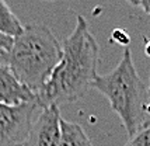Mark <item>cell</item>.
<instances>
[{"label": "cell", "mask_w": 150, "mask_h": 146, "mask_svg": "<svg viewBox=\"0 0 150 146\" xmlns=\"http://www.w3.org/2000/svg\"><path fill=\"white\" fill-rule=\"evenodd\" d=\"M24 31V26L13 13L4 0H0V33L6 34L8 37H18Z\"/></svg>", "instance_id": "8"}, {"label": "cell", "mask_w": 150, "mask_h": 146, "mask_svg": "<svg viewBox=\"0 0 150 146\" xmlns=\"http://www.w3.org/2000/svg\"><path fill=\"white\" fill-rule=\"evenodd\" d=\"M144 53H146L147 56H150V41H147V42H146V47H144Z\"/></svg>", "instance_id": "13"}, {"label": "cell", "mask_w": 150, "mask_h": 146, "mask_svg": "<svg viewBox=\"0 0 150 146\" xmlns=\"http://www.w3.org/2000/svg\"><path fill=\"white\" fill-rule=\"evenodd\" d=\"M129 4H132V6H140V3H139V0H126Z\"/></svg>", "instance_id": "14"}, {"label": "cell", "mask_w": 150, "mask_h": 146, "mask_svg": "<svg viewBox=\"0 0 150 146\" xmlns=\"http://www.w3.org/2000/svg\"><path fill=\"white\" fill-rule=\"evenodd\" d=\"M91 87L107 97L129 138L150 120L147 87L135 67L129 48H125L122 59L112 72L96 76Z\"/></svg>", "instance_id": "3"}, {"label": "cell", "mask_w": 150, "mask_h": 146, "mask_svg": "<svg viewBox=\"0 0 150 146\" xmlns=\"http://www.w3.org/2000/svg\"><path fill=\"white\" fill-rule=\"evenodd\" d=\"M13 44H14L13 37H8L6 34L0 33V63L7 65L8 55H10V51L13 48Z\"/></svg>", "instance_id": "10"}, {"label": "cell", "mask_w": 150, "mask_h": 146, "mask_svg": "<svg viewBox=\"0 0 150 146\" xmlns=\"http://www.w3.org/2000/svg\"><path fill=\"white\" fill-rule=\"evenodd\" d=\"M125 146H150V120L132 136Z\"/></svg>", "instance_id": "9"}, {"label": "cell", "mask_w": 150, "mask_h": 146, "mask_svg": "<svg viewBox=\"0 0 150 146\" xmlns=\"http://www.w3.org/2000/svg\"><path fill=\"white\" fill-rule=\"evenodd\" d=\"M46 1H53V0H46Z\"/></svg>", "instance_id": "16"}, {"label": "cell", "mask_w": 150, "mask_h": 146, "mask_svg": "<svg viewBox=\"0 0 150 146\" xmlns=\"http://www.w3.org/2000/svg\"><path fill=\"white\" fill-rule=\"evenodd\" d=\"M140 6L143 7V10L150 16V0H139Z\"/></svg>", "instance_id": "12"}, {"label": "cell", "mask_w": 150, "mask_h": 146, "mask_svg": "<svg viewBox=\"0 0 150 146\" xmlns=\"http://www.w3.org/2000/svg\"><path fill=\"white\" fill-rule=\"evenodd\" d=\"M59 146H93L84 129L76 122L60 120V142Z\"/></svg>", "instance_id": "7"}, {"label": "cell", "mask_w": 150, "mask_h": 146, "mask_svg": "<svg viewBox=\"0 0 150 146\" xmlns=\"http://www.w3.org/2000/svg\"><path fill=\"white\" fill-rule=\"evenodd\" d=\"M39 107L35 101L21 104L0 103V146L24 145Z\"/></svg>", "instance_id": "4"}, {"label": "cell", "mask_w": 150, "mask_h": 146, "mask_svg": "<svg viewBox=\"0 0 150 146\" xmlns=\"http://www.w3.org/2000/svg\"><path fill=\"white\" fill-rule=\"evenodd\" d=\"M39 110L23 146H59L62 120L59 106H48Z\"/></svg>", "instance_id": "5"}, {"label": "cell", "mask_w": 150, "mask_h": 146, "mask_svg": "<svg viewBox=\"0 0 150 146\" xmlns=\"http://www.w3.org/2000/svg\"><path fill=\"white\" fill-rule=\"evenodd\" d=\"M63 48L53 33L44 24L24 26L14 38L7 66L14 77L35 96V100L62 59Z\"/></svg>", "instance_id": "2"}, {"label": "cell", "mask_w": 150, "mask_h": 146, "mask_svg": "<svg viewBox=\"0 0 150 146\" xmlns=\"http://www.w3.org/2000/svg\"><path fill=\"white\" fill-rule=\"evenodd\" d=\"M62 48V59L45 89L37 97L39 108L74 103L91 89L98 74L100 47L83 16H77L76 27Z\"/></svg>", "instance_id": "1"}, {"label": "cell", "mask_w": 150, "mask_h": 146, "mask_svg": "<svg viewBox=\"0 0 150 146\" xmlns=\"http://www.w3.org/2000/svg\"><path fill=\"white\" fill-rule=\"evenodd\" d=\"M30 101L37 103L35 96L14 77L10 67L0 63V103L21 104Z\"/></svg>", "instance_id": "6"}, {"label": "cell", "mask_w": 150, "mask_h": 146, "mask_svg": "<svg viewBox=\"0 0 150 146\" xmlns=\"http://www.w3.org/2000/svg\"><path fill=\"white\" fill-rule=\"evenodd\" d=\"M17 146H23V145H17Z\"/></svg>", "instance_id": "17"}, {"label": "cell", "mask_w": 150, "mask_h": 146, "mask_svg": "<svg viewBox=\"0 0 150 146\" xmlns=\"http://www.w3.org/2000/svg\"><path fill=\"white\" fill-rule=\"evenodd\" d=\"M147 96H149V104H150V79H149V87H147Z\"/></svg>", "instance_id": "15"}, {"label": "cell", "mask_w": 150, "mask_h": 146, "mask_svg": "<svg viewBox=\"0 0 150 146\" xmlns=\"http://www.w3.org/2000/svg\"><path fill=\"white\" fill-rule=\"evenodd\" d=\"M111 40L115 41L118 45H122V47L128 48L129 42H131V37H129V34L126 33L125 30H121V28H118V30H114V31H112Z\"/></svg>", "instance_id": "11"}]
</instances>
